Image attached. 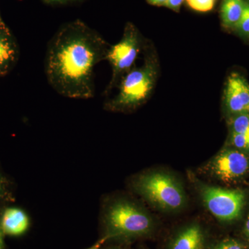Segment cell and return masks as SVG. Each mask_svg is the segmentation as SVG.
<instances>
[{"instance_id":"cell-1","label":"cell","mask_w":249,"mask_h":249,"mask_svg":"<svg viewBox=\"0 0 249 249\" xmlns=\"http://www.w3.org/2000/svg\"><path fill=\"white\" fill-rule=\"evenodd\" d=\"M109 49L97 31L83 21L64 24L47 45L45 73L49 85L64 97H94V69L106 60Z\"/></svg>"},{"instance_id":"cell-2","label":"cell","mask_w":249,"mask_h":249,"mask_svg":"<svg viewBox=\"0 0 249 249\" xmlns=\"http://www.w3.org/2000/svg\"><path fill=\"white\" fill-rule=\"evenodd\" d=\"M155 76V67L150 62L131 70L121 79L119 93L106 103V107L110 110H128L142 104L151 93Z\"/></svg>"},{"instance_id":"cell-3","label":"cell","mask_w":249,"mask_h":249,"mask_svg":"<svg viewBox=\"0 0 249 249\" xmlns=\"http://www.w3.org/2000/svg\"><path fill=\"white\" fill-rule=\"evenodd\" d=\"M139 194L160 209L175 211L182 207L185 195L173 178L163 173H152L139 177L136 181Z\"/></svg>"},{"instance_id":"cell-4","label":"cell","mask_w":249,"mask_h":249,"mask_svg":"<svg viewBox=\"0 0 249 249\" xmlns=\"http://www.w3.org/2000/svg\"><path fill=\"white\" fill-rule=\"evenodd\" d=\"M106 222L114 235H143L150 230L152 221L142 210L129 201L120 200L108 207Z\"/></svg>"},{"instance_id":"cell-5","label":"cell","mask_w":249,"mask_h":249,"mask_svg":"<svg viewBox=\"0 0 249 249\" xmlns=\"http://www.w3.org/2000/svg\"><path fill=\"white\" fill-rule=\"evenodd\" d=\"M141 49V39L138 31L128 24L124 29L121 40L109 47L106 60L112 67V78L106 93L109 92L115 85L119 84L126 73L132 70Z\"/></svg>"},{"instance_id":"cell-6","label":"cell","mask_w":249,"mask_h":249,"mask_svg":"<svg viewBox=\"0 0 249 249\" xmlns=\"http://www.w3.org/2000/svg\"><path fill=\"white\" fill-rule=\"evenodd\" d=\"M201 195L210 212L219 220L235 219L245 204V194L240 190L205 186L201 188Z\"/></svg>"},{"instance_id":"cell-7","label":"cell","mask_w":249,"mask_h":249,"mask_svg":"<svg viewBox=\"0 0 249 249\" xmlns=\"http://www.w3.org/2000/svg\"><path fill=\"white\" fill-rule=\"evenodd\" d=\"M211 173L223 181H229L243 176L249 168L248 157L237 150L221 152L210 163Z\"/></svg>"},{"instance_id":"cell-8","label":"cell","mask_w":249,"mask_h":249,"mask_svg":"<svg viewBox=\"0 0 249 249\" xmlns=\"http://www.w3.org/2000/svg\"><path fill=\"white\" fill-rule=\"evenodd\" d=\"M225 102L228 109L233 114L249 112V85L237 73H232L228 78Z\"/></svg>"},{"instance_id":"cell-9","label":"cell","mask_w":249,"mask_h":249,"mask_svg":"<svg viewBox=\"0 0 249 249\" xmlns=\"http://www.w3.org/2000/svg\"><path fill=\"white\" fill-rule=\"evenodd\" d=\"M29 227V217L22 209L9 208L4 211L1 222V230L4 233L13 236L22 235Z\"/></svg>"},{"instance_id":"cell-10","label":"cell","mask_w":249,"mask_h":249,"mask_svg":"<svg viewBox=\"0 0 249 249\" xmlns=\"http://www.w3.org/2000/svg\"><path fill=\"white\" fill-rule=\"evenodd\" d=\"M204 242V234L200 227L193 225L178 234L171 249H203Z\"/></svg>"},{"instance_id":"cell-11","label":"cell","mask_w":249,"mask_h":249,"mask_svg":"<svg viewBox=\"0 0 249 249\" xmlns=\"http://www.w3.org/2000/svg\"><path fill=\"white\" fill-rule=\"evenodd\" d=\"M16 55L17 49L11 36L4 29H0V73L7 71Z\"/></svg>"},{"instance_id":"cell-12","label":"cell","mask_w":249,"mask_h":249,"mask_svg":"<svg viewBox=\"0 0 249 249\" xmlns=\"http://www.w3.org/2000/svg\"><path fill=\"white\" fill-rule=\"evenodd\" d=\"M244 0H224L221 9L222 23L226 27L235 28L243 13Z\"/></svg>"},{"instance_id":"cell-13","label":"cell","mask_w":249,"mask_h":249,"mask_svg":"<svg viewBox=\"0 0 249 249\" xmlns=\"http://www.w3.org/2000/svg\"><path fill=\"white\" fill-rule=\"evenodd\" d=\"M232 129L235 133L249 137V115L248 113L239 114L232 121Z\"/></svg>"},{"instance_id":"cell-14","label":"cell","mask_w":249,"mask_h":249,"mask_svg":"<svg viewBox=\"0 0 249 249\" xmlns=\"http://www.w3.org/2000/svg\"><path fill=\"white\" fill-rule=\"evenodd\" d=\"M235 28L241 35L249 36V2L245 1L242 17Z\"/></svg>"},{"instance_id":"cell-15","label":"cell","mask_w":249,"mask_h":249,"mask_svg":"<svg viewBox=\"0 0 249 249\" xmlns=\"http://www.w3.org/2000/svg\"><path fill=\"white\" fill-rule=\"evenodd\" d=\"M191 9L199 12H208L213 9L215 0H186Z\"/></svg>"},{"instance_id":"cell-16","label":"cell","mask_w":249,"mask_h":249,"mask_svg":"<svg viewBox=\"0 0 249 249\" xmlns=\"http://www.w3.org/2000/svg\"><path fill=\"white\" fill-rule=\"evenodd\" d=\"M231 139L232 144L237 148L249 149V137L248 136L232 132Z\"/></svg>"},{"instance_id":"cell-17","label":"cell","mask_w":249,"mask_h":249,"mask_svg":"<svg viewBox=\"0 0 249 249\" xmlns=\"http://www.w3.org/2000/svg\"><path fill=\"white\" fill-rule=\"evenodd\" d=\"M214 249H244L243 247L235 240H226Z\"/></svg>"},{"instance_id":"cell-18","label":"cell","mask_w":249,"mask_h":249,"mask_svg":"<svg viewBox=\"0 0 249 249\" xmlns=\"http://www.w3.org/2000/svg\"><path fill=\"white\" fill-rule=\"evenodd\" d=\"M42 2L49 6H58V5H64L71 4V3L77 2L81 0H42Z\"/></svg>"},{"instance_id":"cell-19","label":"cell","mask_w":249,"mask_h":249,"mask_svg":"<svg viewBox=\"0 0 249 249\" xmlns=\"http://www.w3.org/2000/svg\"><path fill=\"white\" fill-rule=\"evenodd\" d=\"M183 1V0H167L164 6L174 11H178Z\"/></svg>"},{"instance_id":"cell-20","label":"cell","mask_w":249,"mask_h":249,"mask_svg":"<svg viewBox=\"0 0 249 249\" xmlns=\"http://www.w3.org/2000/svg\"><path fill=\"white\" fill-rule=\"evenodd\" d=\"M166 1L167 0H147L150 4L156 5V6H163Z\"/></svg>"},{"instance_id":"cell-21","label":"cell","mask_w":249,"mask_h":249,"mask_svg":"<svg viewBox=\"0 0 249 249\" xmlns=\"http://www.w3.org/2000/svg\"><path fill=\"white\" fill-rule=\"evenodd\" d=\"M0 249H4V240H3V231L0 226Z\"/></svg>"},{"instance_id":"cell-22","label":"cell","mask_w":249,"mask_h":249,"mask_svg":"<svg viewBox=\"0 0 249 249\" xmlns=\"http://www.w3.org/2000/svg\"><path fill=\"white\" fill-rule=\"evenodd\" d=\"M245 231L246 234H247V237H248L249 240V215L248 219H247V223H246Z\"/></svg>"},{"instance_id":"cell-23","label":"cell","mask_w":249,"mask_h":249,"mask_svg":"<svg viewBox=\"0 0 249 249\" xmlns=\"http://www.w3.org/2000/svg\"><path fill=\"white\" fill-rule=\"evenodd\" d=\"M4 191V185H3L2 181H1V178H0V196L3 194V192Z\"/></svg>"},{"instance_id":"cell-24","label":"cell","mask_w":249,"mask_h":249,"mask_svg":"<svg viewBox=\"0 0 249 249\" xmlns=\"http://www.w3.org/2000/svg\"><path fill=\"white\" fill-rule=\"evenodd\" d=\"M100 245H97L95 246V247H91V248H90L89 249H98V247H99Z\"/></svg>"}]
</instances>
